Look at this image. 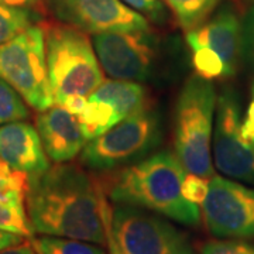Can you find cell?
Here are the masks:
<instances>
[{
	"mask_svg": "<svg viewBox=\"0 0 254 254\" xmlns=\"http://www.w3.org/2000/svg\"><path fill=\"white\" fill-rule=\"evenodd\" d=\"M27 215L34 233L108 243L109 205L81 168L58 164L28 175Z\"/></svg>",
	"mask_w": 254,
	"mask_h": 254,
	"instance_id": "cell-1",
	"label": "cell"
},
{
	"mask_svg": "<svg viewBox=\"0 0 254 254\" xmlns=\"http://www.w3.org/2000/svg\"><path fill=\"white\" fill-rule=\"evenodd\" d=\"M185 168L177 154L160 151L120 170L109 184V199L115 203L147 209L185 226H198V205L181 193Z\"/></svg>",
	"mask_w": 254,
	"mask_h": 254,
	"instance_id": "cell-2",
	"label": "cell"
},
{
	"mask_svg": "<svg viewBox=\"0 0 254 254\" xmlns=\"http://www.w3.org/2000/svg\"><path fill=\"white\" fill-rule=\"evenodd\" d=\"M216 93L212 82L199 75L182 86L174 113V147L180 163L190 174L213 177L212 136Z\"/></svg>",
	"mask_w": 254,
	"mask_h": 254,
	"instance_id": "cell-3",
	"label": "cell"
},
{
	"mask_svg": "<svg viewBox=\"0 0 254 254\" xmlns=\"http://www.w3.org/2000/svg\"><path fill=\"white\" fill-rule=\"evenodd\" d=\"M46 33L48 78L55 105L68 96H89L103 83L98 55L86 34L68 24H50Z\"/></svg>",
	"mask_w": 254,
	"mask_h": 254,
	"instance_id": "cell-4",
	"label": "cell"
},
{
	"mask_svg": "<svg viewBox=\"0 0 254 254\" xmlns=\"http://www.w3.org/2000/svg\"><path fill=\"white\" fill-rule=\"evenodd\" d=\"M161 140V119L145 108L89 140L82 148L81 163L95 171H113L144 160Z\"/></svg>",
	"mask_w": 254,
	"mask_h": 254,
	"instance_id": "cell-5",
	"label": "cell"
},
{
	"mask_svg": "<svg viewBox=\"0 0 254 254\" xmlns=\"http://www.w3.org/2000/svg\"><path fill=\"white\" fill-rule=\"evenodd\" d=\"M0 78L11 85L33 109L43 112L54 105L44 28L31 26L0 46Z\"/></svg>",
	"mask_w": 254,
	"mask_h": 254,
	"instance_id": "cell-6",
	"label": "cell"
},
{
	"mask_svg": "<svg viewBox=\"0 0 254 254\" xmlns=\"http://www.w3.org/2000/svg\"><path fill=\"white\" fill-rule=\"evenodd\" d=\"M93 48L103 71L120 81L153 79L163 57V47L150 30L95 34Z\"/></svg>",
	"mask_w": 254,
	"mask_h": 254,
	"instance_id": "cell-7",
	"label": "cell"
},
{
	"mask_svg": "<svg viewBox=\"0 0 254 254\" xmlns=\"http://www.w3.org/2000/svg\"><path fill=\"white\" fill-rule=\"evenodd\" d=\"M106 227L123 254H180L188 245L170 222L131 205L116 203Z\"/></svg>",
	"mask_w": 254,
	"mask_h": 254,
	"instance_id": "cell-8",
	"label": "cell"
},
{
	"mask_svg": "<svg viewBox=\"0 0 254 254\" xmlns=\"http://www.w3.org/2000/svg\"><path fill=\"white\" fill-rule=\"evenodd\" d=\"M202 215L210 235L218 239H254V190L229 178L212 177Z\"/></svg>",
	"mask_w": 254,
	"mask_h": 254,
	"instance_id": "cell-9",
	"label": "cell"
},
{
	"mask_svg": "<svg viewBox=\"0 0 254 254\" xmlns=\"http://www.w3.org/2000/svg\"><path fill=\"white\" fill-rule=\"evenodd\" d=\"M240 105L236 93L222 92L216 103L213 157L220 173L232 180L254 185V141L240 133Z\"/></svg>",
	"mask_w": 254,
	"mask_h": 254,
	"instance_id": "cell-10",
	"label": "cell"
},
{
	"mask_svg": "<svg viewBox=\"0 0 254 254\" xmlns=\"http://www.w3.org/2000/svg\"><path fill=\"white\" fill-rule=\"evenodd\" d=\"M55 18L83 33L150 30L148 21L122 0H47Z\"/></svg>",
	"mask_w": 254,
	"mask_h": 254,
	"instance_id": "cell-11",
	"label": "cell"
},
{
	"mask_svg": "<svg viewBox=\"0 0 254 254\" xmlns=\"http://www.w3.org/2000/svg\"><path fill=\"white\" fill-rule=\"evenodd\" d=\"M36 123L44 151L54 163L71 161L85 147L79 120L60 105L40 112Z\"/></svg>",
	"mask_w": 254,
	"mask_h": 254,
	"instance_id": "cell-12",
	"label": "cell"
},
{
	"mask_svg": "<svg viewBox=\"0 0 254 254\" xmlns=\"http://www.w3.org/2000/svg\"><path fill=\"white\" fill-rule=\"evenodd\" d=\"M0 160L27 175L50 168L37 127L23 120L0 126Z\"/></svg>",
	"mask_w": 254,
	"mask_h": 254,
	"instance_id": "cell-13",
	"label": "cell"
},
{
	"mask_svg": "<svg viewBox=\"0 0 254 254\" xmlns=\"http://www.w3.org/2000/svg\"><path fill=\"white\" fill-rule=\"evenodd\" d=\"M243 27L237 16L230 10H222L208 23L192 28L187 33V43L193 51L206 47L222 58L227 76L236 72L239 55L242 53Z\"/></svg>",
	"mask_w": 254,
	"mask_h": 254,
	"instance_id": "cell-14",
	"label": "cell"
},
{
	"mask_svg": "<svg viewBox=\"0 0 254 254\" xmlns=\"http://www.w3.org/2000/svg\"><path fill=\"white\" fill-rule=\"evenodd\" d=\"M88 99L100 100L110 105L122 120L148 108L145 105V89L133 81H103L96 91L92 92Z\"/></svg>",
	"mask_w": 254,
	"mask_h": 254,
	"instance_id": "cell-15",
	"label": "cell"
},
{
	"mask_svg": "<svg viewBox=\"0 0 254 254\" xmlns=\"http://www.w3.org/2000/svg\"><path fill=\"white\" fill-rule=\"evenodd\" d=\"M23 192H9L0 195V230L16 233L23 237H31V227L27 209L24 206Z\"/></svg>",
	"mask_w": 254,
	"mask_h": 254,
	"instance_id": "cell-16",
	"label": "cell"
},
{
	"mask_svg": "<svg viewBox=\"0 0 254 254\" xmlns=\"http://www.w3.org/2000/svg\"><path fill=\"white\" fill-rule=\"evenodd\" d=\"M78 120L81 123L82 133L86 140L96 138L113 126H116L119 122H122L116 110L110 105L92 99H88L85 109L78 116Z\"/></svg>",
	"mask_w": 254,
	"mask_h": 254,
	"instance_id": "cell-17",
	"label": "cell"
},
{
	"mask_svg": "<svg viewBox=\"0 0 254 254\" xmlns=\"http://www.w3.org/2000/svg\"><path fill=\"white\" fill-rule=\"evenodd\" d=\"M38 254H106L91 242L66 239V237L43 236L31 240Z\"/></svg>",
	"mask_w": 254,
	"mask_h": 254,
	"instance_id": "cell-18",
	"label": "cell"
},
{
	"mask_svg": "<svg viewBox=\"0 0 254 254\" xmlns=\"http://www.w3.org/2000/svg\"><path fill=\"white\" fill-rule=\"evenodd\" d=\"M181 27L187 31L200 26L220 0H165Z\"/></svg>",
	"mask_w": 254,
	"mask_h": 254,
	"instance_id": "cell-19",
	"label": "cell"
},
{
	"mask_svg": "<svg viewBox=\"0 0 254 254\" xmlns=\"http://www.w3.org/2000/svg\"><path fill=\"white\" fill-rule=\"evenodd\" d=\"M36 13L31 7H17L0 3V46L33 26Z\"/></svg>",
	"mask_w": 254,
	"mask_h": 254,
	"instance_id": "cell-20",
	"label": "cell"
},
{
	"mask_svg": "<svg viewBox=\"0 0 254 254\" xmlns=\"http://www.w3.org/2000/svg\"><path fill=\"white\" fill-rule=\"evenodd\" d=\"M27 103L11 85L0 78V126L28 118Z\"/></svg>",
	"mask_w": 254,
	"mask_h": 254,
	"instance_id": "cell-21",
	"label": "cell"
},
{
	"mask_svg": "<svg viewBox=\"0 0 254 254\" xmlns=\"http://www.w3.org/2000/svg\"><path fill=\"white\" fill-rule=\"evenodd\" d=\"M192 64L196 71V75H199L205 79H216V78H226L227 71L225 63L215 51L210 48L202 47L192 51Z\"/></svg>",
	"mask_w": 254,
	"mask_h": 254,
	"instance_id": "cell-22",
	"label": "cell"
},
{
	"mask_svg": "<svg viewBox=\"0 0 254 254\" xmlns=\"http://www.w3.org/2000/svg\"><path fill=\"white\" fill-rule=\"evenodd\" d=\"M200 254H254V245L242 239L209 240L200 246Z\"/></svg>",
	"mask_w": 254,
	"mask_h": 254,
	"instance_id": "cell-23",
	"label": "cell"
},
{
	"mask_svg": "<svg viewBox=\"0 0 254 254\" xmlns=\"http://www.w3.org/2000/svg\"><path fill=\"white\" fill-rule=\"evenodd\" d=\"M209 192V181L196 174H185L181 185L182 196L195 205H202Z\"/></svg>",
	"mask_w": 254,
	"mask_h": 254,
	"instance_id": "cell-24",
	"label": "cell"
},
{
	"mask_svg": "<svg viewBox=\"0 0 254 254\" xmlns=\"http://www.w3.org/2000/svg\"><path fill=\"white\" fill-rule=\"evenodd\" d=\"M128 7L141 14H145L155 23H163L167 17V11L161 0H122Z\"/></svg>",
	"mask_w": 254,
	"mask_h": 254,
	"instance_id": "cell-25",
	"label": "cell"
},
{
	"mask_svg": "<svg viewBox=\"0 0 254 254\" xmlns=\"http://www.w3.org/2000/svg\"><path fill=\"white\" fill-rule=\"evenodd\" d=\"M242 54L254 66V7L247 14L242 31Z\"/></svg>",
	"mask_w": 254,
	"mask_h": 254,
	"instance_id": "cell-26",
	"label": "cell"
},
{
	"mask_svg": "<svg viewBox=\"0 0 254 254\" xmlns=\"http://www.w3.org/2000/svg\"><path fill=\"white\" fill-rule=\"evenodd\" d=\"M240 133L242 136L250 140V141H254V89H253V99L249 105V109H247V113H246V118L242 123V127H240Z\"/></svg>",
	"mask_w": 254,
	"mask_h": 254,
	"instance_id": "cell-27",
	"label": "cell"
},
{
	"mask_svg": "<svg viewBox=\"0 0 254 254\" xmlns=\"http://www.w3.org/2000/svg\"><path fill=\"white\" fill-rule=\"evenodd\" d=\"M86 102H88V100H86L85 96L73 95V96H68V98L63 102V105H60V106L65 108L69 113H72L75 116H79L82 113V110L85 109V106H86Z\"/></svg>",
	"mask_w": 254,
	"mask_h": 254,
	"instance_id": "cell-28",
	"label": "cell"
},
{
	"mask_svg": "<svg viewBox=\"0 0 254 254\" xmlns=\"http://www.w3.org/2000/svg\"><path fill=\"white\" fill-rule=\"evenodd\" d=\"M24 243V237L16 235V233H10V232H4L0 230V250L7 249L11 246H17Z\"/></svg>",
	"mask_w": 254,
	"mask_h": 254,
	"instance_id": "cell-29",
	"label": "cell"
},
{
	"mask_svg": "<svg viewBox=\"0 0 254 254\" xmlns=\"http://www.w3.org/2000/svg\"><path fill=\"white\" fill-rule=\"evenodd\" d=\"M0 254H38L36 252V249L33 247V245L28 243H21L17 246H11L7 249L0 250Z\"/></svg>",
	"mask_w": 254,
	"mask_h": 254,
	"instance_id": "cell-30",
	"label": "cell"
},
{
	"mask_svg": "<svg viewBox=\"0 0 254 254\" xmlns=\"http://www.w3.org/2000/svg\"><path fill=\"white\" fill-rule=\"evenodd\" d=\"M0 3L9 4V6H17V7H33L38 3V0H0Z\"/></svg>",
	"mask_w": 254,
	"mask_h": 254,
	"instance_id": "cell-31",
	"label": "cell"
},
{
	"mask_svg": "<svg viewBox=\"0 0 254 254\" xmlns=\"http://www.w3.org/2000/svg\"><path fill=\"white\" fill-rule=\"evenodd\" d=\"M106 232H108V246H109V250H110V254H123L120 252V249L118 247V245L115 243V240H113V237L110 235L109 229L106 227Z\"/></svg>",
	"mask_w": 254,
	"mask_h": 254,
	"instance_id": "cell-32",
	"label": "cell"
},
{
	"mask_svg": "<svg viewBox=\"0 0 254 254\" xmlns=\"http://www.w3.org/2000/svg\"><path fill=\"white\" fill-rule=\"evenodd\" d=\"M180 254H195L193 252H192V249L190 247V245H187L184 249L181 250V253Z\"/></svg>",
	"mask_w": 254,
	"mask_h": 254,
	"instance_id": "cell-33",
	"label": "cell"
}]
</instances>
